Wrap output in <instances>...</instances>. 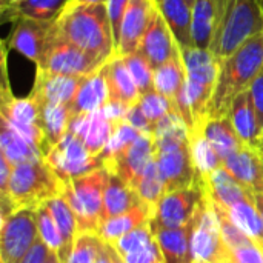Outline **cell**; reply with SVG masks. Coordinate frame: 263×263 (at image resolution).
Masks as SVG:
<instances>
[{"instance_id": "cell-16", "label": "cell", "mask_w": 263, "mask_h": 263, "mask_svg": "<svg viewBox=\"0 0 263 263\" xmlns=\"http://www.w3.org/2000/svg\"><path fill=\"white\" fill-rule=\"evenodd\" d=\"M54 22H42L32 18L17 20L15 28L9 37V48L37 66L42 60Z\"/></svg>"}, {"instance_id": "cell-21", "label": "cell", "mask_w": 263, "mask_h": 263, "mask_svg": "<svg viewBox=\"0 0 263 263\" xmlns=\"http://www.w3.org/2000/svg\"><path fill=\"white\" fill-rule=\"evenodd\" d=\"M105 76L109 100L120 102L126 106H134L140 100V91L122 55H114L102 66Z\"/></svg>"}, {"instance_id": "cell-38", "label": "cell", "mask_w": 263, "mask_h": 263, "mask_svg": "<svg viewBox=\"0 0 263 263\" xmlns=\"http://www.w3.org/2000/svg\"><path fill=\"white\" fill-rule=\"evenodd\" d=\"M140 131L136 129L134 126H131L128 122H119L114 126V133L106 145V148L102 151V154L99 156L102 163L108 159H112L119 154H122L128 146H131L139 137H140Z\"/></svg>"}, {"instance_id": "cell-1", "label": "cell", "mask_w": 263, "mask_h": 263, "mask_svg": "<svg viewBox=\"0 0 263 263\" xmlns=\"http://www.w3.org/2000/svg\"><path fill=\"white\" fill-rule=\"evenodd\" d=\"M52 31L102 63L117 55V42L103 3H69L52 23Z\"/></svg>"}, {"instance_id": "cell-42", "label": "cell", "mask_w": 263, "mask_h": 263, "mask_svg": "<svg viewBox=\"0 0 263 263\" xmlns=\"http://www.w3.org/2000/svg\"><path fill=\"white\" fill-rule=\"evenodd\" d=\"M37 214V228H39V237L46 243V247L51 251H60L62 250V236L57 228V223L49 213L46 203L39 206L35 210Z\"/></svg>"}, {"instance_id": "cell-29", "label": "cell", "mask_w": 263, "mask_h": 263, "mask_svg": "<svg viewBox=\"0 0 263 263\" xmlns=\"http://www.w3.org/2000/svg\"><path fill=\"white\" fill-rule=\"evenodd\" d=\"M202 131L222 160L245 145L228 117H208L202 126Z\"/></svg>"}, {"instance_id": "cell-4", "label": "cell", "mask_w": 263, "mask_h": 263, "mask_svg": "<svg viewBox=\"0 0 263 263\" xmlns=\"http://www.w3.org/2000/svg\"><path fill=\"white\" fill-rule=\"evenodd\" d=\"M260 31H263V0H225L211 51L222 62Z\"/></svg>"}, {"instance_id": "cell-51", "label": "cell", "mask_w": 263, "mask_h": 263, "mask_svg": "<svg viewBox=\"0 0 263 263\" xmlns=\"http://www.w3.org/2000/svg\"><path fill=\"white\" fill-rule=\"evenodd\" d=\"M109 253H111V259H112V263H126L123 260V257L116 251V248L109 243Z\"/></svg>"}, {"instance_id": "cell-43", "label": "cell", "mask_w": 263, "mask_h": 263, "mask_svg": "<svg viewBox=\"0 0 263 263\" xmlns=\"http://www.w3.org/2000/svg\"><path fill=\"white\" fill-rule=\"evenodd\" d=\"M102 243L103 240L99 237V234H91V233L77 234L74 250L69 256L68 263H94Z\"/></svg>"}, {"instance_id": "cell-27", "label": "cell", "mask_w": 263, "mask_h": 263, "mask_svg": "<svg viewBox=\"0 0 263 263\" xmlns=\"http://www.w3.org/2000/svg\"><path fill=\"white\" fill-rule=\"evenodd\" d=\"M142 200L137 196V193L125 183L120 177L116 174L108 173L106 183H105V191H103V216H102V223L122 216L137 205H140Z\"/></svg>"}, {"instance_id": "cell-49", "label": "cell", "mask_w": 263, "mask_h": 263, "mask_svg": "<svg viewBox=\"0 0 263 263\" xmlns=\"http://www.w3.org/2000/svg\"><path fill=\"white\" fill-rule=\"evenodd\" d=\"M48 254H49V248L39 237V240L34 243V247L31 248V251L18 263H45L46 259H48Z\"/></svg>"}, {"instance_id": "cell-11", "label": "cell", "mask_w": 263, "mask_h": 263, "mask_svg": "<svg viewBox=\"0 0 263 263\" xmlns=\"http://www.w3.org/2000/svg\"><path fill=\"white\" fill-rule=\"evenodd\" d=\"M203 197H205V185L199 176L197 182L191 188L166 193L160 199L156 208L154 220L163 228H170V230L183 228L193 222Z\"/></svg>"}, {"instance_id": "cell-18", "label": "cell", "mask_w": 263, "mask_h": 263, "mask_svg": "<svg viewBox=\"0 0 263 263\" xmlns=\"http://www.w3.org/2000/svg\"><path fill=\"white\" fill-rule=\"evenodd\" d=\"M222 166L253 194H263V154L243 145L222 162Z\"/></svg>"}, {"instance_id": "cell-7", "label": "cell", "mask_w": 263, "mask_h": 263, "mask_svg": "<svg viewBox=\"0 0 263 263\" xmlns=\"http://www.w3.org/2000/svg\"><path fill=\"white\" fill-rule=\"evenodd\" d=\"M191 248L194 263H230V248L223 240L217 214L206 193L196 213Z\"/></svg>"}, {"instance_id": "cell-3", "label": "cell", "mask_w": 263, "mask_h": 263, "mask_svg": "<svg viewBox=\"0 0 263 263\" xmlns=\"http://www.w3.org/2000/svg\"><path fill=\"white\" fill-rule=\"evenodd\" d=\"M60 194L62 182L45 160L12 166L2 191V217L18 210H37Z\"/></svg>"}, {"instance_id": "cell-12", "label": "cell", "mask_w": 263, "mask_h": 263, "mask_svg": "<svg viewBox=\"0 0 263 263\" xmlns=\"http://www.w3.org/2000/svg\"><path fill=\"white\" fill-rule=\"evenodd\" d=\"M154 160L160 171L165 185V193H174L179 190L191 188L199 179L190 142L174 148L156 149Z\"/></svg>"}, {"instance_id": "cell-28", "label": "cell", "mask_w": 263, "mask_h": 263, "mask_svg": "<svg viewBox=\"0 0 263 263\" xmlns=\"http://www.w3.org/2000/svg\"><path fill=\"white\" fill-rule=\"evenodd\" d=\"M154 216H156V210L142 202L131 211L103 222L102 227L99 228L97 234L103 242L112 243L117 239L123 237L125 234L131 233L133 230H136L145 223H149L154 219Z\"/></svg>"}, {"instance_id": "cell-32", "label": "cell", "mask_w": 263, "mask_h": 263, "mask_svg": "<svg viewBox=\"0 0 263 263\" xmlns=\"http://www.w3.org/2000/svg\"><path fill=\"white\" fill-rule=\"evenodd\" d=\"M40 126L45 133L43 157L66 136L72 114L66 105H40Z\"/></svg>"}, {"instance_id": "cell-41", "label": "cell", "mask_w": 263, "mask_h": 263, "mask_svg": "<svg viewBox=\"0 0 263 263\" xmlns=\"http://www.w3.org/2000/svg\"><path fill=\"white\" fill-rule=\"evenodd\" d=\"M139 105H140L143 114L146 116V119L153 123V126H156L170 112H177L174 105L163 94H160L156 89H153L146 94H142Z\"/></svg>"}, {"instance_id": "cell-26", "label": "cell", "mask_w": 263, "mask_h": 263, "mask_svg": "<svg viewBox=\"0 0 263 263\" xmlns=\"http://www.w3.org/2000/svg\"><path fill=\"white\" fill-rule=\"evenodd\" d=\"M159 9L180 49L193 46V6L186 0H160Z\"/></svg>"}, {"instance_id": "cell-5", "label": "cell", "mask_w": 263, "mask_h": 263, "mask_svg": "<svg viewBox=\"0 0 263 263\" xmlns=\"http://www.w3.org/2000/svg\"><path fill=\"white\" fill-rule=\"evenodd\" d=\"M108 171L105 168L88 173L69 183H62V194L77 219L80 233L97 234L103 216V191Z\"/></svg>"}, {"instance_id": "cell-33", "label": "cell", "mask_w": 263, "mask_h": 263, "mask_svg": "<svg viewBox=\"0 0 263 263\" xmlns=\"http://www.w3.org/2000/svg\"><path fill=\"white\" fill-rule=\"evenodd\" d=\"M222 210L228 214L231 222L243 234H247L254 243L263 248V219L257 208L256 197L242 200L230 208H222Z\"/></svg>"}, {"instance_id": "cell-10", "label": "cell", "mask_w": 263, "mask_h": 263, "mask_svg": "<svg viewBox=\"0 0 263 263\" xmlns=\"http://www.w3.org/2000/svg\"><path fill=\"white\" fill-rule=\"evenodd\" d=\"M39 240L35 210H18L2 217V263H18Z\"/></svg>"}, {"instance_id": "cell-36", "label": "cell", "mask_w": 263, "mask_h": 263, "mask_svg": "<svg viewBox=\"0 0 263 263\" xmlns=\"http://www.w3.org/2000/svg\"><path fill=\"white\" fill-rule=\"evenodd\" d=\"M190 143H191V153H193L196 171L202 179H206L213 171L222 166L223 160L213 149V146L203 136L202 128H197L190 133Z\"/></svg>"}, {"instance_id": "cell-40", "label": "cell", "mask_w": 263, "mask_h": 263, "mask_svg": "<svg viewBox=\"0 0 263 263\" xmlns=\"http://www.w3.org/2000/svg\"><path fill=\"white\" fill-rule=\"evenodd\" d=\"M154 240H156V237H154V231H153V227H151V222H149V223H145V225L133 230L131 233H128L123 237L117 239L111 245L123 257L126 254L140 251L142 248L148 247Z\"/></svg>"}, {"instance_id": "cell-8", "label": "cell", "mask_w": 263, "mask_h": 263, "mask_svg": "<svg viewBox=\"0 0 263 263\" xmlns=\"http://www.w3.org/2000/svg\"><path fill=\"white\" fill-rule=\"evenodd\" d=\"M103 65L105 63L96 60L77 46L55 35L51 28L49 39L37 69L60 76L86 77L97 72Z\"/></svg>"}, {"instance_id": "cell-44", "label": "cell", "mask_w": 263, "mask_h": 263, "mask_svg": "<svg viewBox=\"0 0 263 263\" xmlns=\"http://www.w3.org/2000/svg\"><path fill=\"white\" fill-rule=\"evenodd\" d=\"M230 263H263V248L250 242L230 250Z\"/></svg>"}, {"instance_id": "cell-22", "label": "cell", "mask_w": 263, "mask_h": 263, "mask_svg": "<svg viewBox=\"0 0 263 263\" xmlns=\"http://www.w3.org/2000/svg\"><path fill=\"white\" fill-rule=\"evenodd\" d=\"M202 180L205 185V193L214 206L230 208L242 200L254 197V194L242 183H239L223 166L217 168L206 179Z\"/></svg>"}, {"instance_id": "cell-14", "label": "cell", "mask_w": 263, "mask_h": 263, "mask_svg": "<svg viewBox=\"0 0 263 263\" xmlns=\"http://www.w3.org/2000/svg\"><path fill=\"white\" fill-rule=\"evenodd\" d=\"M157 12L159 5L156 0H129L120 26L117 55L125 57L139 49L140 42Z\"/></svg>"}, {"instance_id": "cell-55", "label": "cell", "mask_w": 263, "mask_h": 263, "mask_svg": "<svg viewBox=\"0 0 263 263\" xmlns=\"http://www.w3.org/2000/svg\"><path fill=\"white\" fill-rule=\"evenodd\" d=\"M254 197H256V203H257V208H259L263 219V194H254Z\"/></svg>"}, {"instance_id": "cell-31", "label": "cell", "mask_w": 263, "mask_h": 263, "mask_svg": "<svg viewBox=\"0 0 263 263\" xmlns=\"http://www.w3.org/2000/svg\"><path fill=\"white\" fill-rule=\"evenodd\" d=\"M0 156L6 159V162L12 166L45 160L42 151L14 129H11L6 123L2 122V136H0Z\"/></svg>"}, {"instance_id": "cell-59", "label": "cell", "mask_w": 263, "mask_h": 263, "mask_svg": "<svg viewBox=\"0 0 263 263\" xmlns=\"http://www.w3.org/2000/svg\"><path fill=\"white\" fill-rule=\"evenodd\" d=\"M260 151H262V154H263V148H262V149H260Z\"/></svg>"}, {"instance_id": "cell-9", "label": "cell", "mask_w": 263, "mask_h": 263, "mask_svg": "<svg viewBox=\"0 0 263 263\" xmlns=\"http://www.w3.org/2000/svg\"><path fill=\"white\" fill-rule=\"evenodd\" d=\"M2 122L20 134L28 142L34 143L42 154L45 153V133L40 126V108L29 96L26 99L14 97L6 80L3 68V89H2ZM45 159V157H43Z\"/></svg>"}, {"instance_id": "cell-53", "label": "cell", "mask_w": 263, "mask_h": 263, "mask_svg": "<svg viewBox=\"0 0 263 263\" xmlns=\"http://www.w3.org/2000/svg\"><path fill=\"white\" fill-rule=\"evenodd\" d=\"M223 2H225V0H216V9H217V20H216V28H217V23H219V20H220L222 11H223Z\"/></svg>"}, {"instance_id": "cell-37", "label": "cell", "mask_w": 263, "mask_h": 263, "mask_svg": "<svg viewBox=\"0 0 263 263\" xmlns=\"http://www.w3.org/2000/svg\"><path fill=\"white\" fill-rule=\"evenodd\" d=\"M134 191L137 193V196L140 197V200L143 203H146L148 206H151L154 210L157 208L160 199L166 193H165V185H163V180H162V176H160L156 160H153L148 165V168L145 170V173L136 183Z\"/></svg>"}, {"instance_id": "cell-34", "label": "cell", "mask_w": 263, "mask_h": 263, "mask_svg": "<svg viewBox=\"0 0 263 263\" xmlns=\"http://www.w3.org/2000/svg\"><path fill=\"white\" fill-rule=\"evenodd\" d=\"M216 0H196L193 5V46L211 49L216 35Z\"/></svg>"}, {"instance_id": "cell-54", "label": "cell", "mask_w": 263, "mask_h": 263, "mask_svg": "<svg viewBox=\"0 0 263 263\" xmlns=\"http://www.w3.org/2000/svg\"><path fill=\"white\" fill-rule=\"evenodd\" d=\"M45 263H60V259H59V254L57 251H51L49 250V254H48V259Z\"/></svg>"}, {"instance_id": "cell-24", "label": "cell", "mask_w": 263, "mask_h": 263, "mask_svg": "<svg viewBox=\"0 0 263 263\" xmlns=\"http://www.w3.org/2000/svg\"><path fill=\"white\" fill-rule=\"evenodd\" d=\"M71 0H17L2 3L3 20L17 22L20 18H32L42 22H54L69 5Z\"/></svg>"}, {"instance_id": "cell-6", "label": "cell", "mask_w": 263, "mask_h": 263, "mask_svg": "<svg viewBox=\"0 0 263 263\" xmlns=\"http://www.w3.org/2000/svg\"><path fill=\"white\" fill-rule=\"evenodd\" d=\"M45 162L60 179L62 183H69L77 177L103 168L99 156L89 153L85 143L71 131L45 156Z\"/></svg>"}, {"instance_id": "cell-46", "label": "cell", "mask_w": 263, "mask_h": 263, "mask_svg": "<svg viewBox=\"0 0 263 263\" xmlns=\"http://www.w3.org/2000/svg\"><path fill=\"white\" fill-rule=\"evenodd\" d=\"M128 5H129V0H108V3H106L108 14H109L111 25H112V31H114V37H116L117 43H119L122 20H123V15L126 12Z\"/></svg>"}, {"instance_id": "cell-45", "label": "cell", "mask_w": 263, "mask_h": 263, "mask_svg": "<svg viewBox=\"0 0 263 263\" xmlns=\"http://www.w3.org/2000/svg\"><path fill=\"white\" fill-rule=\"evenodd\" d=\"M123 260L126 263H165L157 240H154L153 243H149L137 253L123 256Z\"/></svg>"}, {"instance_id": "cell-23", "label": "cell", "mask_w": 263, "mask_h": 263, "mask_svg": "<svg viewBox=\"0 0 263 263\" xmlns=\"http://www.w3.org/2000/svg\"><path fill=\"white\" fill-rule=\"evenodd\" d=\"M234 129L237 131L239 137L242 139V142L251 148L260 149V131L257 126V119H256V109H254V103H253V97L250 89L240 92L234 102L231 103V108L228 111L227 116Z\"/></svg>"}, {"instance_id": "cell-13", "label": "cell", "mask_w": 263, "mask_h": 263, "mask_svg": "<svg viewBox=\"0 0 263 263\" xmlns=\"http://www.w3.org/2000/svg\"><path fill=\"white\" fill-rule=\"evenodd\" d=\"M154 160V136L142 133L140 137L122 154L103 162V168L120 177L133 190L148 165Z\"/></svg>"}, {"instance_id": "cell-30", "label": "cell", "mask_w": 263, "mask_h": 263, "mask_svg": "<svg viewBox=\"0 0 263 263\" xmlns=\"http://www.w3.org/2000/svg\"><path fill=\"white\" fill-rule=\"evenodd\" d=\"M46 206H48L49 213L52 214V217L57 223V228L60 231V236H62V250L57 253L60 263H68L69 256L74 250L77 234H79L76 214L63 196L51 199L49 202H46Z\"/></svg>"}, {"instance_id": "cell-25", "label": "cell", "mask_w": 263, "mask_h": 263, "mask_svg": "<svg viewBox=\"0 0 263 263\" xmlns=\"http://www.w3.org/2000/svg\"><path fill=\"white\" fill-rule=\"evenodd\" d=\"M108 100H109L108 85L100 68L97 72L83 77L82 85L72 103L69 105V111L72 117L80 114H91L100 111L108 103Z\"/></svg>"}, {"instance_id": "cell-17", "label": "cell", "mask_w": 263, "mask_h": 263, "mask_svg": "<svg viewBox=\"0 0 263 263\" xmlns=\"http://www.w3.org/2000/svg\"><path fill=\"white\" fill-rule=\"evenodd\" d=\"M137 51L151 63L154 69L165 65L166 62L173 60L180 54V48L170 26L166 25L160 9L156 14L148 31L145 32Z\"/></svg>"}, {"instance_id": "cell-47", "label": "cell", "mask_w": 263, "mask_h": 263, "mask_svg": "<svg viewBox=\"0 0 263 263\" xmlns=\"http://www.w3.org/2000/svg\"><path fill=\"white\" fill-rule=\"evenodd\" d=\"M250 92L253 97V103H254V109H256V119H257V126L260 134L263 133V68L260 72L257 74V77L254 79V82L250 86Z\"/></svg>"}, {"instance_id": "cell-19", "label": "cell", "mask_w": 263, "mask_h": 263, "mask_svg": "<svg viewBox=\"0 0 263 263\" xmlns=\"http://www.w3.org/2000/svg\"><path fill=\"white\" fill-rule=\"evenodd\" d=\"M114 126L116 123H112L100 109L91 114L74 116L68 131L74 133L85 143L91 154L100 156L114 133Z\"/></svg>"}, {"instance_id": "cell-2", "label": "cell", "mask_w": 263, "mask_h": 263, "mask_svg": "<svg viewBox=\"0 0 263 263\" xmlns=\"http://www.w3.org/2000/svg\"><path fill=\"white\" fill-rule=\"evenodd\" d=\"M263 68V31L245 40L231 55L219 62L210 117H227L234 99L250 89Z\"/></svg>"}, {"instance_id": "cell-15", "label": "cell", "mask_w": 263, "mask_h": 263, "mask_svg": "<svg viewBox=\"0 0 263 263\" xmlns=\"http://www.w3.org/2000/svg\"><path fill=\"white\" fill-rule=\"evenodd\" d=\"M83 77L51 74L37 69L34 86L29 97L40 105H66L69 106L82 85Z\"/></svg>"}, {"instance_id": "cell-35", "label": "cell", "mask_w": 263, "mask_h": 263, "mask_svg": "<svg viewBox=\"0 0 263 263\" xmlns=\"http://www.w3.org/2000/svg\"><path fill=\"white\" fill-rule=\"evenodd\" d=\"M186 83V69L182 52L154 69V89L163 94L176 108V102Z\"/></svg>"}, {"instance_id": "cell-58", "label": "cell", "mask_w": 263, "mask_h": 263, "mask_svg": "<svg viewBox=\"0 0 263 263\" xmlns=\"http://www.w3.org/2000/svg\"><path fill=\"white\" fill-rule=\"evenodd\" d=\"M156 2H157V3H159V2H160V0H156Z\"/></svg>"}, {"instance_id": "cell-20", "label": "cell", "mask_w": 263, "mask_h": 263, "mask_svg": "<svg viewBox=\"0 0 263 263\" xmlns=\"http://www.w3.org/2000/svg\"><path fill=\"white\" fill-rule=\"evenodd\" d=\"M154 237L160 247L165 263H194L193 257V233L196 227V216L191 223L183 228L170 230L160 227L154 219L151 220Z\"/></svg>"}, {"instance_id": "cell-56", "label": "cell", "mask_w": 263, "mask_h": 263, "mask_svg": "<svg viewBox=\"0 0 263 263\" xmlns=\"http://www.w3.org/2000/svg\"><path fill=\"white\" fill-rule=\"evenodd\" d=\"M263 148V133H262V137H260V149Z\"/></svg>"}, {"instance_id": "cell-50", "label": "cell", "mask_w": 263, "mask_h": 263, "mask_svg": "<svg viewBox=\"0 0 263 263\" xmlns=\"http://www.w3.org/2000/svg\"><path fill=\"white\" fill-rule=\"evenodd\" d=\"M94 263H112L111 259V253H109V243L103 242L102 247H100V251L96 257V262Z\"/></svg>"}, {"instance_id": "cell-48", "label": "cell", "mask_w": 263, "mask_h": 263, "mask_svg": "<svg viewBox=\"0 0 263 263\" xmlns=\"http://www.w3.org/2000/svg\"><path fill=\"white\" fill-rule=\"evenodd\" d=\"M125 122H128L131 126H134L136 129H139L140 133H148V134H153L154 131V126L153 123L146 119V116L143 114L140 105H134L128 109L126 112V117H125Z\"/></svg>"}, {"instance_id": "cell-39", "label": "cell", "mask_w": 263, "mask_h": 263, "mask_svg": "<svg viewBox=\"0 0 263 263\" xmlns=\"http://www.w3.org/2000/svg\"><path fill=\"white\" fill-rule=\"evenodd\" d=\"M123 60L140 91V96L153 91L154 89V68L151 66V63L139 51L129 55H125Z\"/></svg>"}, {"instance_id": "cell-52", "label": "cell", "mask_w": 263, "mask_h": 263, "mask_svg": "<svg viewBox=\"0 0 263 263\" xmlns=\"http://www.w3.org/2000/svg\"><path fill=\"white\" fill-rule=\"evenodd\" d=\"M69 3H82V5H94V3H103L106 5L108 0H71Z\"/></svg>"}, {"instance_id": "cell-57", "label": "cell", "mask_w": 263, "mask_h": 263, "mask_svg": "<svg viewBox=\"0 0 263 263\" xmlns=\"http://www.w3.org/2000/svg\"><path fill=\"white\" fill-rule=\"evenodd\" d=\"M186 2H188V3H190V5H191V6H193V5H194V2H196V0H186Z\"/></svg>"}]
</instances>
